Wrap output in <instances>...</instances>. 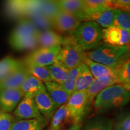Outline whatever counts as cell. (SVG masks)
I'll return each mask as SVG.
<instances>
[{"label":"cell","mask_w":130,"mask_h":130,"mask_svg":"<svg viewBox=\"0 0 130 130\" xmlns=\"http://www.w3.org/2000/svg\"><path fill=\"white\" fill-rule=\"evenodd\" d=\"M44 85L49 95L58 108L67 103L71 94L65 90L62 85L53 81L44 83Z\"/></svg>","instance_id":"16"},{"label":"cell","mask_w":130,"mask_h":130,"mask_svg":"<svg viewBox=\"0 0 130 130\" xmlns=\"http://www.w3.org/2000/svg\"><path fill=\"white\" fill-rule=\"evenodd\" d=\"M83 22L78 16L60 11L51 20L53 27L62 33L71 34Z\"/></svg>","instance_id":"5"},{"label":"cell","mask_w":130,"mask_h":130,"mask_svg":"<svg viewBox=\"0 0 130 130\" xmlns=\"http://www.w3.org/2000/svg\"><path fill=\"white\" fill-rule=\"evenodd\" d=\"M46 130H48V129H46Z\"/></svg>","instance_id":"40"},{"label":"cell","mask_w":130,"mask_h":130,"mask_svg":"<svg viewBox=\"0 0 130 130\" xmlns=\"http://www.w3.org/2000/svg\"><path fill=\"white\" fill-rule=\"evenodd\" d=\"M118 84L130 90V61L129 58L116 68Z\"/></svg>","instance_id":"28"},{"label":"cell","mask_w":130,"mask_h":130,"mask_svg":"<svg viewBox=\"0 0 130 130\" xmlns=\"http://www.w3.org/2000/svg\"><path fill=\"white\" fill-rule=\"evenodd\" d=\"M82 124L83 123H81V122H80L72 125V126H71L70 127L66 128V129L64 130H80Z\"/></svg>","instance_id":"38"},{"label":"cell","mask_w":130,"mask_h":130,"mask_svg":"<svg viewBox=\"0 0 130 130\" xmlns=\"http://www.w3.org/2000/svg\"><path fill=\"white\" fill-rule=\"evenodd\" d=\"M24 64L28 70L29 74L37 78L43 83L52 81L50 73L46 66H40L32 62L30 60L26 57L24 60Z\"/></svg>","instance_id":"24"},{"label":"cell","mask_w":130,"mask_h":130,"mask_svg":"<svg viewBox=\"0 0 130 130\" xmlns=\"http://www.w3.org/2000/svg\"><path fill=\"white\" fill-rule=\"evenodd\" d=\"M29 74L28 70L23 63L15 72L0 82V90L20 88Z\"/></svg>","instance_id":"17"},{"label":"cell","mask_w":130,"mask_h":130,"mask_svg":"<svg viewBox=\"0 0 130 130\" xmlns=\"http://www.w3.org/2000/svg\"><path fill=\"white\" fill-rule=\"evenodd\" d=\"M13 115L20 119H31L42 118L37 109L33 97L24 96L13 111Z\"/></svg>","instance_id":"10"},{"label":"cell","mask_w":130,"mask_h":130,"mask_svg":"<svg viewBox=\"0 0 130 130\" xmlns=\"http://www.w3.org/2000/svg\"><path fill=\"white\" fill-rule=\"evenodd\" d=\"M24 96L33 97L35 93L41 90H46L43 83L37 78L29 74L20 87Z\"/></svg>","instance_id":"25"},{"label":"cell","mask_w":130,"mask_h":130,"mask_svg":"<svg viewBox=\"0 0 130 130\" xmlns=\"http://www.w3.org/2000/svg\"><path fill=\"white\" fill-rule=\"evenodd\" d=\"M112 130H130V116L128 112H122L113 121Z\"/></svg>","instance_id":"35"},{"label":"cell","mask_w":130,"mask_h":130,"mask_svg":"<svg viewBox=\"0 0 130 130\" xmlns=\"http://www.w3.org/2000/svg\"><path fill=\"white\" fill-rule=\"evenodd\" d=\"M35 1H36L37 2H43V1H48V0H35Z\"/></svg>","instance_id":"39"},{"label":"cell","mask_w":130,"mask_h":130,"mask_svg":"<svg viewBox=\"0 0 130 130\" xmlns=\"http://www.w3.org/2000/svg\"><path fill=\"white\" fill-rule=\"evenodd\" d=\"M51 77V81L62 85L69 73V69L57 61L46 66Z\"/></svg>","instance_id":"26"},{"label":"cell","mask_w":130,"mask_h":130,"mask_svg":"<svg viewBox=\"0 0 130 130\" xmlns=\"http://www.w3.org/2000/svg\"><path fill=\"white\" fill-rule=\"evenodd\" d=\"M115 84H118L116 72L113 75L95 79L92 85L86 90L87 96L88 112L92 107L93 101L98 94L106 87Z\"/></svg>","instance_id":"14"},{"label":"cell","mask_w":130,"mask_h":130,"mask_svg":"<svg viewBox=\"0 0 130 130\" xmlns=\"http://www.w3.org/2000/svg\"><path fill=\"white\" fill-rule=\"evenodd\" d=\"M83 62L87 66L95 79L113 75L116 72V68H111L95 62L86 56L84 57Z\"/></svg>","instance_id":"22"},{"label":"cell","mask_w":130,"mask_h":130,"mask_svg":"<svg viewBox=\"0 0 130 130\" xmlns=\"http://www.w3.org/2000/svg\"><path fill=\"white\" fill-rule=\"evenodd\" d=\"M130 92L121 84L110 86L100 92L93 101L92 106L98 114L119 108L129 102Z\"/></svg>","instance_id":"1"},{"label":"cell","mask_w":130,"mask_h":130,"mask_svg":"<svg viewBox=\"0 0 130 130\" xmlns=\"http://www.w3.org/2000/svg\"><path fill=\"white\" fill-rule=\"evenodd\" d=\"M39 32L28 19H20L18 24L10 36L9 42L11 46L30 38L32 36L37 35Z\"/></svg>","instance_id":"9"},{"label":"cell","mask_w":130,"mask_h":130,"mask_svg":"<svg viewBox=\"0 0 130 130\" xmlns=\"http://www.w3.org/2000/svg\"><path fill=\"white\" fill-rule=\"evenodd\" d=\"M25 1L26 0H7V13L12 18H24Z\"/></svg>","instance_id":"30"},{"label":"cell","mask_w":130,"mask_h":130,"mask_svg":"<svg viewBox=\"0 0 130 130\" xmlns=\"http://www.w3.org/2000/svg\"><path fill=\"white\" fill-rule=\"evenodd\" d=\"M113 121L103 116L92 117L82 124L80 130H112Z\"/></svg>","instance_id":"20"},{"label":"cell","mask_w":130,"mask_h":130,"mask_svg":"<svg viewBox=\"0 0 130 130\" xmlns=\"http://www.w3.org/2000/svg\"><path fill=\"white\" fill-rule=\"evenodd\" d=\"M84 51L70 36L65 40L57 56L56 61L61 63L69 70L82 64Z\"/></svg>","instance_id":"4"},{"label":"cell","mask_w":130,"mask_h":130,"mask_svg":"<svg viewBox=\"0 0 130 130\" xmlns=\"http://www.w3.org/2000/svg\"><path fill=\"white\" fill-rule=\"evenodd\" d=\"M84 55L95 62L116 68L129 58V46H111L104 43L90 51H84Z\"/></svg>","instance_id":"2"},{"label":"cell","mask_w":130,"mask_h":130,"mask_svg":"<svg viewBox=\"0 0 130 130\" xmlns=\"http://www.w3.org/2000/svg\"><path fill=\"white\" fill-rule=\"evenodd\" d=\"M23 62L7 57L0 60V82L4 80L21 67Z\"/></svg>","instance_id":"27"},{"label":"cell","mask_w":130,"mask_h":130,"mask_svg":"<svg viewBox=\"0 0 130 130\" xmlns=\"http://www.w3.org/2000/svg\"><path fill=\"white\" fill-rule=\"evenodd\" d=\"M84 12H94L114 9L113 0H83Z\"/></svg>","instance_id":"29"},{"label":"cell","mask_w":130,"mask_h":130,"mask_svg":"<svg viewBox=\"0 0 130 130\" xmlns=\"http://www.w3.org/2000/svg\"><path fill=\"white\" fill-rule=\"evenodd\" d=\"M116 9H107L94 12H84L80 19L82 21H92L101 28H106L113 26Z\"/></svg>","instance_id":"15"},{"label":"cell","mask_w":130,"mask_h":130,"mask_svg":"<svg viewBox=\"0 0 130 130\" xmlns=\"http://www.w3.org/2000/svg\"><path fill=\"white\" fill-rule=\"evenodd\" d=\"M81 64L69 70L67 78L62 84V86L64 87L65 90L71 95L74 91L76 80H77V77L81 70Z\"/></svg>","instance_id":"34"},{"label":"cell","mask_w":130,"mask_h":130,"mask_svg":"<svg viewBox=\"0 0 130 130\" xmlns=\"http://www.w3.org/2000/svg\"><path fill=\"white\" fill-rule=\"evenodd\" d=\"M14 120L10 113L0 111V130H10Z\"/></svg>","instance_id":"36"},{"label":"cell","mask_w":130,"mask_h":130,"mask_svg":"<svg viewBox=\"0 0 130 130\" xmlns=\"http://www.w3.org/2000/svg\"><path fill=\"white\" fill-rule=\"evenodd\" d=\"M65 37L51 30L39 31L37 35V44L39 48H52L61 46Z\"/></svg>","instance_id":"18"},{"label":"cell","mask_w":130,"mask_h":130,"mask_svg":"<svg viewBox=\"0 0 130 130\" xmlns=\"http://www.w3.org/2000/svg\"><path fill=\"white\" fill-rule=\"evenodd\" d=\"M84 51L93 50L102 41V28L92 21H83L71 34Z\"/></svg>","instance_id":"3"},{"label":"cell","mask_w":130,"mask_h":130,"mask_svg":"<svg viewBox=\"0 0 130 130\" xmlns=\"http://www.w3.org/2000/svg\"><path fill=\"white\" fill-rule=\"evenodd\" d=\"M94 80L95 78L91 74L90 70L84 63H83L76 80L74 92L86 91L92 85Z\"/></svg>","instance_id":"23"},{"label":"cell","mask_w":130,"mask_h":130,"mask_svg":"<svg viewBox=\"0 0 130 130\" xmlns=\"http://www.w3.org/2000/svg\"><path fill=\"white\" fill-rule=\"evenodd\" d=\"M40 10L42 14L51 20V21L60 11L56 2V0H48L43 2H40Z\"/></svg>","instance_id":"32"},{"label":"cell","mask_w":130,"mask_h":130,"mask_svg":"<svg viewBox=\"0 0 130 130\" xmlns=\"http://www.w3.org/2000/svg\"><path fill=\"white\" fill-rule=\"evenodd\" d=\"M24 93L20 88L0 90V108L1 111L10 113L18 105Z\"/></svg>","instance_id":"13"},{"label":"cell","mask_w":130,"mask_h":130,"mask_svg":"<svg viewBox=\"0 0 130 130\" xmlns=\"http://www.w3.org/2000/svg\"><path fill=\"white\" fill-rule=\"evenodd\" d=\"M66 104L73 116L81 121L88 113L86 91L73 92Z\"/></svg>","instance_id":"8"},{"label":"cell","mask_w":130,"mask_h":130,"mask_svg":"<svg viewBox=\"0 0 130 130\" xmlns=\"http://www.w3.org/2000/svg\"><path fill=\"white\" fill-rule=\"evenodd\" d=\"M129 31L111 27L102 29V41L107 45L116 46H129Z\"/></svg>","instance_id":"7"},{"label":"cell","mask_w":130,"mask_h":130,"mask_svg":"<svg viewBox=\"0 0 130 130\" xmlns=\"http://www.w3.org/2000/svg\"><path fill=\"white\" fill-rule=\"evenodd\" d=\"M113 9L129 12L130 0H113Z\"/></svg>","instance_id":"37"},{"label":"cell","mask_w":130,"mask_h":130,"mask_svg":"<svg viewBox=\"0 0 130 130\" xmlns=\"http://www.w3.org/2000/svg\"><path fill=\"white\" fill-rule=\"evenodd\" d=\"M80 122L71 114L66 104H63L55 112L48 130H64Z\"/></svg>","instance_id":"6"},{"label":"cell","mask_w":130,"mask_h":130,"mask_svg":"<svg viewBox=\"0 0 130 130\" xmlns=\"http://www.w3.org/2000/svg\"><path fill=\"white\" fill-rule=\"evenodd\" d=\"M61 46L52 48H39L26 57L32 62L40 66H48L56 61Z\"/></svg>","instance_id":"11"},{"label":"cell","mask_w":130,"mask_h":130,"mask_svg":"<svg viewBox=\"0 0 130 130\" xmlns=\"http://www.w3.org/2000/svg\"><path fill=\"white\" fill-rule=\"evenodd\" d=\"M48 122L43 117L31 119L16 120L14 119L10 130H42Z\"/></svg>","instance_id":"19"},{"label":"cell","mask_w":130,"mask_h":130,"mask_svg":"<svg viewBox=\"0 0 130 130\" xmlns=\"http://www.w3.org/2000/svg\"><path fill=\"white\" fill-rule=\"evenodd\" d=\"M37 109L42 116L48 122L51 119L58 107L49 95L46 90L37 92L33 96Z\"/></svg>","instance_id":"12"},{"label":"cell","mask_w":130,"mask_h":130,"mask_svg":"<svg viewBox=\"0 0 130 130\" xmlns=\"http://www.w3.org/2000/svg\"><path fill=\"white\" fill-rule=\"evenodd\" d=\"M113 26L130 31L129 12L116 10Z\"/></svg>","instance_id":"31"},{"label":"cell","mask_w":130,"mask_h":130,"mask_svg":"<svg viewBox=\"0 0 130 130\" xmlns=\"http://www.w3.org/2000/svg\"><path fill=\"white\" fill-rule=\"evenodd\" d=\"M61 11L76 15L80 18L85 12L83 0H56Z\"/></svg>","instance_id":"21"},{"label":"cell","mask_w":130,"mask_h":130,"mask_svg":"<svg viewBox=\"0 0 130 130\" xmlns=\"http://www.w3.org/2000/svg\"><path fill=\"white\" fill-rule=\"evenodd\" d=\"M28 19L39 31L50 30L53 28L51 20L42 14H39Z\"/></svg>","instance_id":"33"}]
</instances>
